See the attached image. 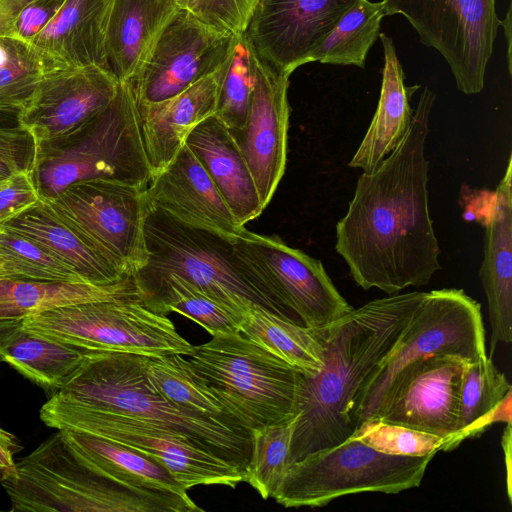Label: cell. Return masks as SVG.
Listing matches in <instances>:
<instances>
[{
	"label": "cell",
	"instance_id": "cell-13",
	"mask_svg": "<svg viewBox=\"0 0 512 512\" xmlns=\"http://www.w3.org/2000/svg\"><path fill=\"white\" fill-rule=\"evenodd\" d=\"M43 202L127 273L134 275L146 264L147 187L102 178L87 179L71 183Z\"/></svg>",
	"mask_w": 512,
	"mask_h": 512
},
{
	"label": "cell",
	"instance_id": "cell-26",
	"mask_svg": "<svg viewBox=\"0 0 512 512\" xmlns=\"http://www.w3.org/2000/svg\"><path fill=\"white\" fill-rule=\"evenodd\" d=\"M177 8L174 0H112L105 49L108 70L119 82L135 77Z\"/></svg>",
	"mask_w": 512,
	"mask_h": 512
},
{
	"label": "cell",
	"instance_id": "cell-16",
	"mask_svg": "<svg viewBox=\"0 0 512 512\" xmlns=\"http://www.w3.org/2000/svg\"><path fill=\"white\" fill-rule=\"evenodd\" d=\"M357 0H258L241 35L252 52L291 75L304 64Z\"/></svg>",
	"mask_w": 512,
	"mask_h": 512
},
{
	"label": "cell",
	"instance_id": "cell-21",
	"mask_svg": "<svg viewBox=\"0 0 512 512\" xmlns=\"http://www.w3.org/2000/svg\"><path fill=\"white\" fill-rule=\"evenodd\" d=\"M75 454L98 473L166 503L172 512H202L187 490L157 460L96 435L59 430Z\"/></svg>",
	"mask_w": 512,
	"mask_h": 512
},
{
	"label": "cell",
	"instance_id": "cell-33",
	"mask_svg": "<svg viewBox=\"0 0 512 512\" xmlns=\"http://www.w3.org/2000/svg\"><path fill=\"white\" fill-rule=\"evenodd\" d=\"M240 333L305 375H314L323 366V346L315 329L262 307L242 314Z\"/></svg>",
	"mask_w": 512,
	"mask_h": 512
},
{
	"label": "cell",
	"instance_id": "cell-24",
	"mask_svg": "<svg viewBox=\"0 0 512 512\" xmlns=\"http://www.w3.org/2000/svg\"><path fill=\"white\" fill-rule=\"evenodd\" d=\"M221 68L167 100L137 104L151 176L176 157L199 123L215 114Z\"/></svg>",
	"mask_w": 512,
	"mask_h": 512
},
{
	"label": "cell",
	"instance_id": "cell-23",
	"mask_svg": "<svg viewBox=\"0 0 512 512\" xmlns=\"http://www.w3.org/2000/svg\"><path fill=\"white\" fill-rule=\"evenodd\" d=\"M111 2L65 0L58 13L30 42L46 72L88 66L108 70L105 38Z\"/></svg>",
	"mask_w": 512,
	"mask_h": 512
},
{
	"label": "cell",
	"instance_id": "cell-1",
	"mask_svg": "<svg viewBox=\"0 0 512 512\" xmlns=\"http://www.w3.org/2000/svg\"><path fill=\"white\" fill-rule=\"evenodd\" d=\"M434 101L435 93L425 87L405 135L376 168L359 176L336 224L335 249L364 290L394 295L427 285L441 269L425 156Z\"/></svg>",
	"mask_w": 512,
	"mask_h": 512
},
{
	"label": "cell",
	"instance_id": "cell-6",
	"mask_svg": "<svg viewBox=\"0 0 512 512\" xmlns=\"http://www.w3.org/2000/svg\"><path fill=\"white\" fill-rule=\"evenodd\" d=\"M1 485L10 511L172 512L166 503L90 468L59 430L16 462L14 476Z\"/></svg>",
	"mask_w": 512,
	"mask_h": 512
},
{
	"label": "cell",
	"instance_id": "cell-20",
	"mask_svg": "<svg viewBox=\"0 0 512 512\" xmlns=\"http://www.w3.org/2000/svg\"><path fill=\"white\" fill-rule=\"evenodd\" d=\"M147 196L150 204L174 218L231 240L245 229L186 144L163 170L151 176Z\"/></svg>",
	"mask_w": 512,
	"mask_h": 512
},
{
	"label": "cell",
	"instance_id": "cell-14",
	"mask_svg": "<svg viewBox=\"0 0 512 512\" xmlns=\"http://www.w3.org/2000/svg\"><path fill=\"white\" fill-rule=\"evenodd\" d=\"M234 245L305 327H326L353 309L320 260L288 246L278 236L260 235L245 228L234 239Z\"/></svg>",
	"mask_w": 512,
	"mask_h": 512
},
{
	"label": "cell",
	"instance_id": "cell-37",
	"mask_svg": "<svg viewBox=\"0 0 512 512\" xmlns=\"http://www.w3.org/2000/svg\"><path fill=\"white\" fill-rule=\"evenodd\" d=\"M0 266L3 277L87 283L46 248L2 224H0Z\"/></svg>",
	"mask_w": 512,
	"mask_h": 512
},
{
	"label": "cell",
	"instance_id": "cell-42",
	"mask_svg": "<svg viewBox=\"0 0 512 512\" xmlns=\"http://www.w3.org/2000/svg\"><path fill=\"white\" fill-rule=\"evenodd\" d=\"M37 146L33 136L19 123L0 125V158L15 172L31 173Z\"/></svg>",
	"mask_w": 512,
	"mask_h": 512
},
{
	"label": "cell",
	"instance_id": "cell-3",
	"mask_svg": "<svg viewBox=\"0 0 512 512\" xmlns=\"http://www.w3.org/2000/svg\"><path fill=\"white\" fill-rule=\"evenodd\" d=\"M147 360L148 356L132 353L88 351L73 377L55 394L181 433L245 473L251 452L249 431L238 422L203 416L170 402L149 378Z\"/></svg>",
	"mask_w": 512,
	"mask_h": 512
},
{
	"label": "cell",
	"instance_id": "cell-44",
	"mask_svg": "<svg viewBox=\"0 0 512 512\" xmlns=\"http://www.w3.org/2000/svg\"><path fill=\"white\" fill-rule=\"evenodd\" d=\"M65 0H33L15 20L9 36L30 43L53 19Z\"/></svg>",
	"mask_w": 512,
	"mask_h": 512
},
{
	"label": "cell",
	"instance_id": "cell-30",
	"mask_svg": "<svg viewBox=\"0 0 512 512\" xmlns=\"http://www.w3.org/2000/svg\"><path fill=\"white\" fill-rule=\"evenodd\" d=\"M88 350L28 330L23 320L0 321V356L49 396L60 391L85 360Z\"/></svg>",
	"mask_w": 512,
	"mask_h": 512
},
{
	"label": "cell",
	"instance_id": "cell-45",
	"mask_svg": "<svg viewBox=\"0 0 512 512\" xmlns=\"http://www.w3.org/2000/svg\"><path fill=\"white\" fill-rule=\"evenodd\" d=\"M22 449L17 437L0 427V484L14 476L16 462L13 457Z\"/></svg>",
	"mask_w": 512,
	"mask_h": 512
},
{
	"label": "cell",
	"instance_id": "cell-34",
	"mask_svg": "<svg viewBox=\"0 0 512 512\" xmlns=\"http://www.w3.org/2000/svg\"><path fill=\"white\" fill-rule=\"evenodd\" d=\"M147 372L157 389L173 404L203 416L238 422L186 356L148 357Z\"/></svg>",
	"mask_w": 512,
	"mask_h": 512
},
{
	"label": "cell",
	"instance_id": "cell-50",
	"mask_svg": "<svg viewBox=\"0 0 512 512\" xmlns=\"http://www.w3.org/2000/svg\"><path fill=\"white\" fill-rule=\"evenodd\" d=\"M9 177L7 178H4V179H0V187L6 182V180L8 179Z\"/></svg>",
	"mask_w": 512,
	"mask_h": 512
},
{
	"label": "cell",
	"instance_id": "cell-9",
	"mask_svg": "<svg viewBox=\"0 0 512 512\" xmlns=\"http://www.w3.org/2000/svg\"><path fill=\"white\" fill-rule=\"evenodd\" d=\"M40 418L57 430L84 432L136 449L163 464L186 490L197 485L235 488L246 481L241 469L187 436L138 418L90 408L58 394L42 405Z\"/></svg>",
	"mask_w": 512,
	"mask_h": 512
},
{
	"label": "cell",
	"instance_id": "cell-2",
	"mask_svg": "<svg viewBox=\"0 0 512 512\" xmlns=\"http://www.w3.org/2000/svg\"><path fill=\"white\" fill-rule=\"evenodd\" d=\"M426 293L375 299L316 329L323 346V366L314 375L298 372L291 463L352 436L364 387Z\"/></svg>",
	"mask_w": 512,
	"mask_h": 512
},
{
	"label": "cell",
	"instance_id": "cell-19",
	"mask_svg": "<svg viewBox=\"0 0 512 512\" xmlns=\"http://www.w3.org/2000/svg\"><path fill=\"white\" fill-rule=\"evenodd\" d=\"M118 85L110 71L96 66L48 71L17 113L18 123L36 146L60 138L105 109Z\"/></svg>",
	"mask_w": 512,
	"mask_h": 512
},
{
	"label": "cell",
	"instance_id": "cell-53",
	"mask_svg": "<svg viewBox=\"0 0 512 512\" xmlns=\"http://www.w3.org/2000/svg\"><path fill=\"white\" fill-rule=\"evenodd\" d=\"M4 179V178H3Z\"/></svg>",
	"mask_w": 512,
	"mask_h": 512
},
{
	"label": "cell",
	"instance_id": "cell-47",
	"mask_svg": "<svg viewBox=\"0 0 512 512\" xmlns=\"http://www.w3.org/2000/svg\"><path fill=\"white\" fill-rule=\"evenodd\" d=\"M511 425L512 424H506L504 431H503L502 440H501V445H502V449L504 452V460L506 463V471H507V493H508V498H509L510 502H511V442H512V440H511V436H512Z\"/></svg>",
	"mask_w": 512,
	"mask_h": 512
},
{
	"label": "cell",
	"instance_id": "cell-52",
	"mask_svg": "<svg viewBox=\"0 0 512 512\" xmlns=\"http://www.w3.org/2000/svg\"><path fill=\"white\" fill-rule=\"evenodd\" d=\"M3 362L2 357L0 356V363Z\"/></svg>",
	"mask_w": 512,
	"mask_h": 512
},
{
	"label": "cell",
	"instance_id": "cell-36",
	"mask_svg": "<svg viewBox=\"0 0 512 512\" xmlns=\"http://www.w3.org/2000/svg\"><path fill=\"white\" fill-rule=\"evenodd\" d=\"M296 416L285 422L251 430L248 482L264 499L271 498L291 464V441Z\"/></svg>",
	"mask_w": 512,
	"mask_h": 512
},
{
	"label": "cell",
	"instance_id": "cell-12",
	"mask_svg": "<svg viewBox=\"0 0 512 512\" xmlns=\"http://www.w3.org/2000/svg\"><path fill=\"white\" fill-rule=\"evenodd\" d=\"M496 0H382L385 16L402 15L420 42L445 59L457 88L477 94L493 53L501 20Z\"/></svg>",
	"mask_w": 512,
	"mask_h": 512
},
{
	"label": "cell",
	"instance_id": "cell-32",
	"mask_svg": "<svg viewBox=\"0 0 512 512\" xmlns=\"http://www.w3.org/2000/svg\"><path fill=\"white\" fill-rule=\"evenodd\" d=\"M145 305L160 314L179 313L212 336L240 332L242 316L227 309L187 280L165 272L140 268L134 274Z\"/></svg>",
	"mask_w": 512,
	"mask_h": 512
},
{
	"label": "cell",
	"instance_id": "cell-7",
	"mask_svg": "<svg viewBox=\"0 0 512 512\" xmlns=\"http://www.w3.org/2000/svg\"><path fill=\"white\" fill-rule=\"evenodd\" d=\"M187 358L247 431L296 416L299 371L240 332L215 335Z\"/></svg>",
	"mask_w": 512,
	"mask_h": 512
},
{
	"label": "cell",
	"instance_id": "cell-43",
	"mask_svg": "<svg viewBox=\"0 0 512 512\" xmlns=\"http://www.w3.org/2000/svg\"><path fill=\"white\" fill-rule=\"evenodd\" d=\"M40 201L30 173L11 175L0 187V224Z\"/></svg>",
	"mask_w": 512,
	"mask_h": 512
},
{
	"label": "cell",
	"instance_id": "cell-48",
	"mask_svg": "<svg viewBox=\"0 0 512 512\" xmlns=\"http://www.w3.org/2000/svg\"><path fill=\"white\" fill-rule=\"evenodd\" d=\"M504 28V34L506 36L507 41V62H508V69L509 74L511 75V6L509 7L507 11V15L504 20H501V24Z\"/></svg>",
	"mask_w": 512,
	"mask_h": 512
},
{
	"label": "cell",
	"instance_id": "cell-28",
	"mask_svg": "<svg viewBox=\"0 0 512 512\" xmlns=\"http://www.w3.org/2000/svg\"><path fill=\"white\" fill-rule=\"evenodd\" d=\"M384 68L378 106L348 166L363 172L376 168L399 144L412 119L410 99L420 85L407 86L393 40L380 33Z\"/></svg>",
	"mask_w": 512,
	"mask_h": 512
},
{
	"label": "cell",
	"instance_id": "cell-29",
	"mask_svg": "<svg viewBox=\"0 0 512 512\" xmlns=\"http://www.w3.org/2000/svg\"><path fill=\"white\" fill-rule=\"evenodd\" d=\"M107 300H142L134 275L110 284L0 277V321L23 320L53 308Z\"/></svg>",
	"mask_w": 512,
	"mask_h": 512
},
{
	"label": "cell",
	"instance_id": "cell-8",
	"mask_svg": "<svg viewBox=\"0 0 512 512\" xmlns=\"http://www.w3.org/2000/svg\"><path fill=\"white\" fill-rule=\"evenodd\" d=\"M434 455L385 454L349 437L291 463L272 498L286 508H316L361 492L397 494L420 486Z\"/></svg>",
	"mask_w": 512,
	"mask_h": 512
},
{
	"label": "cell",
	"instance_id": "cell-15",
	"mask_svg": "<svg viewBox=\"0 0 512 512\" xmlns=\"http://www.w3.org/2000/svg\"><path fill=\"white\" fill-rule=\"evenodd\" d=\"M237 38L177 8L130 81L137 104L162 102L212 74L227 60Z\"/></svg>",
	"mask_w": 512,
	"mask_h": 512
},
{
	"label": "cell",
	"instance_id": "cell-17",
	"mask_svg": "<svg viewBox=\"0 0 512 512\" xmlns=\"http://www.w3.org/2000/svg\"><path fill=\"white\" fill-rule=\"evenodd\" d=\"M465 361L439 354L409 363L391 382L372 419L442 437L445 451L457 432Z\"/></svg>",
	"mask_w": 512,
	"mask_h": 512
},
{
	"label": "cell",
	"instance_id": "cell-31",
	"mask_svg": "<svg viewBox=\"0 0 512 512\" xmlns=\"http://www.w3.org/2000/svg\"><path fill=\"white\" fill-rule=\"evenodd\" d=\"M495 423L512 424V386L485 355L465 361L459 398L457 432L445 451L480 437Z\"/></svg>",
	"mask_w": 512,
	"mask_h": 512
},
{
	"label": "cell",
	"instance_id": "cell-39",
	"mask_svg": "<svg viewBox=\"0 0 512 512\" xmlns=\"http://www.w3.org/2000/svg\"><path fill=\"white\" fill-rule=\"evenodd\" d=\"M254 85L252 53L242 36L222 65L215 116L230 131L246 121Z\"/></svg>",
	"mask_w": 512,
	"mask_h": 512
},
{
	"label": "cell",
	"instance_id": "cell-40",
	"mask_svg": "<svg viewBox=\"0 0 512 512\" xmlns=\"http://www.w3.org/2000/svg\"><path fill=\"white\" fill-rule=\"evenodd\" d=\"M351 437L379 452L397 456L436 454L446 443L444 438L437 435L379 419L360 423Z\"/></svg>",
	"mask_w": 512,
	"mask_h": 512
},
{
	"label": "cell",
	"instance_id": "cell-51",
	"mask_svg": "<svg viewBox=\"0 0 512 512\" xmlns=\"http://www.w3.org/2000/svg\"><path fill=\"white\" fill-rule=\"evenodd\" d=\"M3 276H4L3 275V271H2L1 266H0V277H3Z\"/></svg>",
	"mask_w": 512,
	"mask_h": 512
},
{
	"label": "cell",
	"instance_id": "cell-22",
	"mask_svg": "<svg viewBox=\"0 0 512 512\" xmlns=\"http://www.w3.org/2000/svg\"><path fill=\"white\" fill-rule=\"evenodd\" d=\"M512 157L493 194L479 270L487 299L491 338L489 358L499 343L512 341Z\"/></svg>",
	"mask_w": 512,
	"mask_h": 512
},
{
	"label": "cell",
	"instance_id": "cell-46",
	"mask_svg": "<svg viewBox=\"0 0 512 512\" xmlns=\"http://www.w3.org/2000/svg\"><path fill=\"white\" fill-rule=\"evenodd\" d=\"M33 0H0V37L9 36L23 8Z\"/></svg>",
	"mask_w": 512,
	"mask_h": 512
},
{
	"label": "cell",
	"instance_id": "cell-11",
	"mask_svg": "<svg viewBox=\"0 0 512 512\" xmlns=\"http://www.w3.org/2000/svg\"><path fill=\"white\" fill-rule=\"evenodd\" d=\"M439 354L466 361L487 355L481 305L462 289L426 293L396 345L364 387L355 413L356 427L374 417L391 382L405 366Z\"/></svg>",
	"mask_w": 512,
	"mask_h": 512
},
{
	"label": "cell",
	"instance_id": "cell-49",
	"mask_svg": "<svg viewBox=\"0 0 512 512\" xmlns=\"http://www.w3.org/2000/svg\"><path fill=\"white\" fill-rule=\"evenodd\" d=\"M17 172L0 158V179L10 177Z\"/></svg>",
	"mask_w": 512,
	"mask_h": 512
},
{
	"label": "cell",
	"instance_id": "cell-41",
	"mask_svg": "<svg viewBox=\"0 0 512 512\" xmlns=\"http://www.w3.org/2000/svg\"><path fill=\"white\" fill-rule=\"evenodd\" d=\"M200 22L241 36L258 0H174Z\"/></svg>",
	"mask_w": 512,
	"mask_h": 512
},
{
	"label": "cell",
	"instance_id": "cell-27",
	"mask_svg": "<svg viewBox=\"0 0 512 512\" xmlns=\"http://www.w3.org/2000/svg\"><path fill=\"white\" fill-rule=\"evenodd\" d=\"M2 225L46 248L87 283L110 284L131 276L95 244L64 223L43 201Z\"/></svg>",
	"mask_w": 512,
	"mask_h": 512
},
{
	"label": "cell",
	"instance_id": "cell-38",
	"mask_svg": "<svg viewBox=\"0 0 512 512\" xmlns=\"http://www.w3.org/2000/svg\"><path fill=\"white\" fill-rule=\"evenodd\" d=\"M44 73L43 61L30 43L0 37V112L18 113Z\"/></svg>",
	"mask_w": 512,
	"mask_h": 512
},
{
	"label": "cell",
	"instance_id": "cell-18",
	"mask_svg": "<svg viewBox=\"0 0 512 512\" xmlns=\"http://www.w3.org/2000/svg\"><path fill=\"white\" fill-rule=\"evenodd\" d=\"M251 53L254 85L246 121L241 129L230 132L251 170L266 208L286 168L290 75L276 71L252 50Z\"/></svg>",
	"mask_w": 512,
	"mask_h": 512
},
{
	"label": "cell",
	"instance_id": "cell-4",
	"mask_svg": "<svg viewBox=\"0 0 512 512\" xmlns=\"http://www.w3.org/2000/svg\"><path fill=\"white\" fill-rule=\"evenodd\" d=\"M30 176L40 201L87 179L147 187L151 170L130 81L119 82L109 105L78 129L37 145Z\"/></svg>",
	"mask_w": 512,
	"mask_h": 512
},
{
	"label": "cell",
	"instance_id": "cell-10",
	"mask_svg": "<svg viewBox=\"0 0 512 512\" xmlns=\"http://www.w3.org/2000/svg\"><path fill=\"white\" fill-rule=\"evenodd\" d=\"M23 324L36 334L88 351L187 357L193 350L166 315L152 311L142 300L61 306L29 316Z\"/></svg>",
	"mask_w": 512,
	"mask_h": 512
},
{
	"label": "cell",
	"instance_id": "cell-5",
	"mask_svg": "<svg viewBox=\"0 0 512 512\" xmlns=\"http://www.w3.org/2000/svg\"><path fill=\"white\" fill-rule=\"evenodd\" d=\"M144 238L143 268L177 275L240 316L259 306L301 324L239 254L234 240L186 224L150 202Z\"/></svg>",
	"mask_w": 512,
	"mask_h": 512
},
{
	"label": "cell",
	"instance_id": "cell-35",
	"mask_svg": "<svg viewBox=\"0 0 512 512\" xmlns=\"http://www.w3.org/2000/svg\"><path fill=\"white\" fill-rule=\"evenodd\" d=\"M384 16L382 1L357 0L314 52L312 62L364 68Z\"/></svg>",
	"mask_w": 512,
	"mask_h": 512
},
{
	"label": "cell",
	"instance_id": "cell-25",
	"mask_svg": "<svg viewBox=\"0 0 512 512\" xmlns=\"http://www.w3.org/2000/svg\"><path fill=\"white\" fill-rule=\"evenodd\" d=\"M185 144L242 226L265 209L251 170L230 130L215 115L199 123Z\"/></svg>",
	"mask_w": 512,
	"mask_h": 512
}]
</instances>
